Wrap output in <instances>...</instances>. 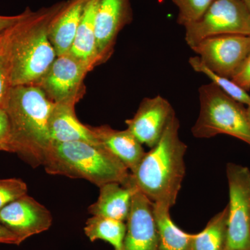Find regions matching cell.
Masks as SVG:
<instances>
[{
    "instance_id": "1",
    "label": "cell",
    "mask_w": 250,
    "mask_h": 250,
    "mask_svg": "<svg viewBox=\"0 0 250 250\" xmlns=\"http://www.w3.org/2000/svg\"><path fill=\"white\" fill-rule=\"evenodd\" d=\"M63 2L37 11L27 8L18 22L1 33V52L12 86L35 84L57 58L49 29Z\"/></svg>"
},
{
    "instance_id": "2",
    "label": "cell",
    "mask_w": 250,
    "mask_h": 250,
    "mask_svg": "<svg viewBox=\"0 0 250 250\" xmlns=\"http://www.w3.org/2000/svg\"><path fill=\"white\" fill-rule=\"evenodd\" d=\"M180 123L174 116L159 142L146 152L131 173L138 189L155 204L171 208L175 205L185 177L187 146L179 137Z\"/></svg>"
},
{
    "instance_id": "3",
    "label": "cell",
    "mask_w": 250,
    "mask_h": 250,
    "mask_svg": "<svg viewBox=\"0 0 250 250\" xmlns=\"http://www.w3.org/2000/svg\"><path fill=\"white\" fill-rule=\"evenodd\" d=\"M54 103L36 85L11 87L4 105L11 125V152L42 165L51 141L49 121Z\"/></svg>"
},
{
    "instance_id": "4",
    "label": "cell",
    "mask_w": 250,
    "mask_h": 250,
    "mask_svg": "<svg viewBox=\"0 0 250 250\" xmlns=\"http://www.w3.org/2000/svg\"><path fill=\"white\" fill-rule=\"evenodd\" d=\"M42 165L49 174L83 179L100 187L109 182L126 184L131 172L103 146L82 141L51 142Z\"/></svg>"
},
{
    "instance_id": "5",
    "label": "cell",
    "mask_w": 250,
    "mask_h": 250,
    "mask_svg": "<svg viewBox=\"0 0 250 250\" xmlns=\"http://www.w3.org/2000/svg\"><path fill=\"white\" fill-rule=\"evenodd\" d=\"M198 91L200 113L192 128L194 137L210 139L225 134L250 146V120L245 105L213 83L202 85Z\"/></svg>"
},
{
    "instance_id": "6",
    "label": "cell",
    "mask_w": 250,
    "mask_h": 250,
    "mask_svg": "<svg viewBox=\"0 0 250 250\" xmlns=\"http://www.w3.org/2000/svg\"><path fill=\"white\" fill-rule=\"evenodd\" d=\"M184 28L190 47L213 36H250V14L242 0H214L201 18Z\"/></svg>"
},
{
    "instance_id": "7",
    "label": "cell",
    "mask_w": 250,
    "mask_h": 250,
    "mask_svg": "<svg viewBox=\"0 0 250 250\" xmlns=\"http://www.w3.org/2000/svg\"><path fill=\"white\" fill-rule=\"evenodd\" d=\"M226 172L229 196L226 250H250V170L229 163Z\"/></svg>"
},
{
    "instance_id": "8",
    "label": "cell",
    "mask_w": 250,
    "mask_h": 250,
    "mask_svg": "<svg viewBox=\"0 0 250 250\" xmlns=\"http://www.w3.org/2000/svg\"><path fill=\"white\" fill-rule=\"evenodd\" d=\"M70 52L57 56L47 72L35 83L54 104H76L83 95V80L91 70Z\"/></svg>"
},
{
    "instance_id": "9",
    "label": "cell",
    "mask_w": 250,
    "mask_h": 250,
    "mask_svg": "<svg viewBox=\"0 0 250 250\" xmlns=\"http://www.w3.org/2000/svg\"><path fill=\"white\" fill-rule=\"evenodd\" d=\"M190 49L210 70L231 79L250 54V36H213L204 39Z\"/></svg>"
},
{
    "instance_id": "10",
    "label": "cell",
    "mask_w": 250,
    "mask_h": 250,
    "mask_svg": "<svg viewBox=\"0 0 250 250\" xmlns=\"http://www.w3.org/2000/svg\"><path fill=\"white\" fill-rule=\"evenodd\" d=\"M130 0H100L95 17L97 65L113 53L118 34L132 22Z\"/></svg>"
},
{
    "instance_id": "11",
    "label": "cell",
    "mask_w": 250,
    "mask_h": 250,
    "mask_svg": "<svg viewBox=\"0 0 250 250\" xmlns=\"http://www.w3.org/2000/svg\"><path fill=\"white\" fill-rule=\"evenodd\" d=\"M0 223L22 243L29 237L48 230L52 226V216L45 206L26 195L0 210Z\"/></svg>"
},
{
    "instance_id": "12",
    "label": "cell",
    "mask_w": 250,
    "mask_h": 250,
    "mask_svg": "<svg viewBox=\"0 0 250 250\" xmlns=\"http://www.w3.org/2000/svg\"><path fill=\"white\" fill-rule=\"evenodd\" d=\"M174 116L175 112L168 100L157 95L143 99L134 117L126 121V124L141 144L152 148Z\"/></svg>"
},
{
    "instance_id": "13",
    "label": "cell",
    "mask_w": 250,
    "mask_h": 250,
    "mask_svg": "<svg viewBox=\"0 0 250 250\" xmlns=\"http://www.w3.org/2000/svg\"><path fill=\"white\" fill-rule=\"evenodd\" d=\"M122 250H159L154 203L139 189L132 197Z\"/></svg>"
},
{
    "instance_id": "14",
    "label": "cell",
    "mask_w": 250,
    "mask_h": 250,
    "mask_svg": "<svg viewBox=\"0 0 250 250\" xmlns=\"http://www.w3.org/2000/svg\"><path fill=\"white\" fill-rule=\"evenodd\" d=\"M75 104H54L49 121L51 142L82 141L101 146L91 126L82 124L76 116Z\"/></svg>"
},
{
    "instance_id": "15",
    "label": "cell",
    "mask_w": 250,
    "mask_h": 250,
    "mask_svg": "<svg viewBox=\"0 0 250 250\" xmlns=\"http://www.w3.org/2000/svg\"><path fill=\"white\" fill-rule=\"evenodd\" d=\"M88 1H64L52 20L49 26V38L57 56L70 52Z\"/></svg>"
},
{
    "instance_id": "16",
    "label": "cell",
    "mask_w": 250,
    "mask_h": 250,
    "mask_svg": "<svg viewBox=\"0 0 250 250\" xmlns=\"http://www.w3.org/2000/svg\"><path fill=\"white\" fill-rule=\"evenodd\" d=\"M99 188L100 195L98 201L90 206L89 213L126 221L131 210L133 195L137 190L131 176L126 184L109 182Z\"/></svg>"
},
{
    "instance_id": "17",
    "label": "cell",
    "mask_w": 250,
    "mask_h": 250,
    "mask_svg": "<svg viewBox=\"0 0 250 250\" xmlns=\"http://www.w3.org/2000/svg\"><path fill=\"white\" fill-rule=\"evenodd\" d=\"M91 129L100 144L123 162L131 173L136 170L146 152L129 130L120 131L106 125Z\"/></svg>"
},
{
    "instance_id": "18",
    "label": "cell",
    "mask_w": 250,
    "mask_h": 250,
    "mask_svg": "<svg viewBox=\"0 0 250 250\" xmlns=\"http://www.w3.org/2000/svg\"><path fill=\"white\" fill-rule=\"evenodd\" d=\"M100 0H88L70 52L92 68L96 63L95 17Z\"/></svg>"
},
{
    "instance_id": "19",
    "label": "cell",
    "mask_w": 250,
    "mask_h": 250,
    "mask_svg": "<svg viewBox=\"0 0 250 250\" xmlns=\"http://www.w3.org/2000/svg\"><path fill=\"white\" fill-rule=\"evenodd\" d=\"M170 209L165 205L154 203L159 250H191L192 233L182 231L174 223Z\"/></svg>"
},
{
    "instance_id": "20",
    "label": "cell",
    "mask_w": 250,
    "mask_h": 250,
    "mask_svg": "<svg viewBox=\"0 0 250 250\" xmlns=\"http://www.w3.org/2000/svg\"><path fill=\"white\" fill-rule=\"evenodd\" d=\"M228 224L227 206L210 219L202 231L192 234L191 250H226Z\"/></svg>"
},
{
    "instance_id": "21",
    "label": "cell",
    "mask_w": 250,
    "mask_h": 250,
    "mask_svg": "<svg viewBox=\"0 0 250 250\" xmlns=\"http://www.w3.org/2000/svg\"><path fill=\"white\" fill-rule=\"evenodd\" d=\"M126 230L125 222L93 215L85 223L84 233L91 242L102 240L111 244L114 250H122Z\"/></svg>"
},
{
    "instance_id": "22",
    "label": "cell",
    "mask_w": 250,
    "mask_h": 250,
    "mask_svg": "<svg viewBox=\"0 0 250 250\" xmlns=\"http://www.w3.org/2000/svg\"><path fill=\"white\" fill-rule=\"evenodd\" d=\"M188 62L194 71L206 75L211 81V83L217 85L224 93H226L233 100L246 106L250 104V95L246 90L236 84L231 79L222 76L210 70L202 62L198 56L190 57Z\"/></svg>"
},
{
    "instance_id": "23",
    "label": "cell",
    "mask_w": 250,
    "mask_h": 250,
    "mask_svg": "<svg viewBox=\"0 0 250 250\" xmlns=\"http://www.w3.org/2000/svg\"><path fill=\"white\" fill-rule=\"evenodd\" d=\"M214 0H172L178 9L177 22L184 27L197 21Z\"/></svg>"
},
{
    "instance_id": "24",
    "label": "cell",
    "mask_w": 250,
    "mask_h": 250,
    "mask_svg": "<svg viewBox=\"0 0 250 250\" xmlns=\"http://www.w3.org/2000/svg\"><path fill=\"white\" fill-rule=\"evenodd\" d=\"M26 195L27 186L22 179H0V210L11 202Z\"/></svg>"
},
{
    "instance_id": "25",
    "label": "cell",
    "mask_w": 250,
    "mask_h": 250,
    "mask_svg": "<svg viewBox=\"0 0 250 250\" xmlns=\"http://www.w3.org/2000/svg\"><path fill=\"white\" fill-rule=\"evenodd\" d=\"M0 150L11 152V125L6 110L0 106Z\"/></svg>"
},
{
    "instance_id": "26",
    "label": "cell",
    "mask_w": 250,
    "mask_h": 250,
    "mask_svg": "<svg viewBox=\"0 0 250 250\" xmlns=\"http://www.w3.org/2000/svg\"><path fill=\"white\" fill-rule=\"evenodd\" d=\"M11 87L7 62L0 51V106L4 107Z\"/></svg>"
},
{
    "instance_id": "27",
    "label": "cell",
    "mask_w": 250,
    "mask_h": 250,
    "mask_svg": "<svg viewBox=\"0 0 250 250\" xmlns=\"http://www.w3.org/2000/svg\"><path fill=\"white\" fill-rule=\"evenodd\" d=\"M231 80L246 90L250 88V54L241 66L237 70L236 73L231 77Z\"/></svg>"
},
{
    "instance_id": "28",
    "label": "cell",
    "mask_w": 250,
    "mask_h": 250,
    "mask_svg": "<svg viewBox=\"0 0 250 250\" xmlns=\"http://www.w3.org/2000/svg\"><path fill=\"white\" fill-rule=\"evenodd\" d=\"M0 243L20 245L21 243L19 238L14 233L11 232L2 224L0 223Z\"/></svg>"
},
{
    "instance_id": "29",
    "label": "cell",
    "mask_w": 250,
    "mask_h": 250,
    "mask_svg": "<svg viewBox=\"0 0 250 250\" xmlns=\"http://www.w3.org/2000/svg\"><path fill=\"white\" fill-rule=\"evenodd\" d=\"M24 16V11L21 14L15 16H2L0 15V33L11 27L15 23L18 22Z\"/></svg>"
},
{
    "instance_id": "30",
    "label": "cell",
    "mask_w": 250,
    "mask_h": 250,
    "mask_svg": "<svg viewBox=\"0 0 250 250\" xmlns=\"http://www.w3.org/2000/svg\"><path fill=\"white\" fill-rule=\"evenodd\" d=\"M246 5V7L248 8V11H249L250 14V0H242Z\"/></svg>"
},
{
    "instance_id": "31",
    "label": "cell",
    "mask_w": 250,
    "mask_h": 250,
    "mask_svg": "<svg viewBox=\"0 0 250 250\" xmlns=\"http://www.w3.org/2000/svg\"><path fill=\"white\" fill-rule=\"evenodd\" d=\"M248 107H247V112H248V116H249V118L250 120V104L248 105Z\"/></svg>"
},
{
    "instance_id": "32",
    "label": "cell",
    "mask_w": 250,
    "mask_h": 250,
    "mask_svg": "<svg viewBox=\"0 0 250 250\" xmlns=\"http://www.w3.org/2000/svg\"><path fill=\"white\" fill-rule=\"evenodd\" d=\"M1 33H0V51H1Z\"/></svg>"
},
{
    "instance_id": "33",
    "label": "cell",
    "mask_w": 250,
    "mask_h": 250,
    "mask_svg": "<svg viewBox=\"0 0 250 250\" xmlns=\"http://www.w3.org/2000/svg\"></svg>"
}]
</instances>
